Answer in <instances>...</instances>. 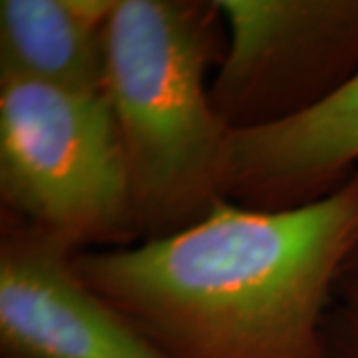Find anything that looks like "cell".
Listing matches in <instances>:
<instances>
[{"instance_id":"6da1fadb","label":"cell","mask_w":358,"mask_h":358,"mask_svg":"<svg viewBox=\"0 0 358 358\" xmlns=\"http://www.w3.org/2000/svg\"><path fill=\"white\" fill-rule=\"evenodd\" d=\"M358 245V169L319 201H219L140 245L74 255L80 279L167 358H329L331 294Z\"/></svg>"},{"instance_id":"8992f818","label":"cell","mask_w":358,"mask_h":358,"mask_svg":"<svg viewBox=\"0 0 358 358\" xmlns=\"http://www.w3.org/2000/svg\"><path fill=\"white\" fill-rule=\"evenodd\" d=\"M358 169V72L327 102L268 128L231 131L223 199L257 211L319 201Z\"/></svg>"},{"instance_id":"5b68a950","label":"cell","mask_w":358,"mask_h":358,"mask_svg":"<svg viewBox=\"0 0 358 358\" xmlns=\"http://www.w3.org/2000/svg\"><path fill=\"white\" fill-rule=\"evenodd\" d=\"M76 253L0 211V358H167L80 279Z\"/></svg>"},{"instance_id":"9c48e42d","label":"cell","mask_w":358,"mask_h":358,"mask_svg":"<svg viewBox=\"0 0 358 358\" xmlns=\"http://www.w3.org/2000/svg\"><path fill=\"white\" fill-rule=\"evenodd\" d=\"M358 285V245L357 249L352 251L350 259L346 261V265L343 267V273H341V279H338V287L336 291L341 289H348V287H357Z\"/></svg>"},{"instance_id":"277c9868","label":"cell","mask_w":358,"mask_h":358,"mask_svg":"<svg viewBox=\"0 0 358 358\" xmlns=\"http://www.w3.org/2000/svg\"><path fill=\"white\" fill-rule=\"evenodd\" d=\"M227 52L209 96L231 131L307 114L358 72V0H217Z\"/></svg>"},{"instance_id":"7a4b0ae2","label":"cell","mask_w":358,"mask_h":358,"mask_svg":"<svg viewBox=\"0 0 358 358\" xmlns=\"http://www.w3.org/2000/svg\"><path fill=\"white\" fill-rule=\"evenodd\" d=\"M225 52L227 24L217 0H115L103 92L143 239L187 229L223 201L231 129L205 78Z\"/></svg>"},{"instance_id":"3957f363","label":"cell","mask_w":358,"mask_h":358,"mask_svg":"<svg viewBox=\"0 0 358 358\" xmlns=\"http://www.w3.org/2000/svg\"><path fill=\"white\" fill-rule=\"evenodd\" d=\"M0 205L76 251L140 239L106 92L0 76Z\"/></svg>"},{"instance_id":"52a82bcc","label":"cell","mask_w":358,"mask_h":358,"mask_svg":"<svg viewBox=\"0 0 358 358\" xmlns=\"http://www.w3.org/2000/svg\"><path fill=\"white\" fill-rule=\"evenodd\" d=\"M114 6L115 0H2L0 76L103 92Z\"/></svg>"},{"instance_id":"ba28073f","label":"cell","mask_w":358,"mask_h":358,"mask_svg":"<svg viewBox=\"0 0 358 358\" xmlns=\"http://www.w3.org/2000/svg\"><path fill=\"white\" fill-rule=\"evenodd\" d=\"M341 301L324 319V345L329 358H358V285L336 291Z\"/></svg>"}]
</instances>
